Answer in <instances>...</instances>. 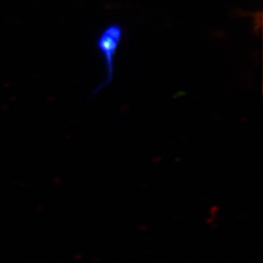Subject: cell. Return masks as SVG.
<instances>
[{"mask_svg": "<svg viewBox=\"0 0 263 263\" xmlns=\"http://www.w3.org/2000/svg\"><path fill=\"white\" fill-rule=\"evenodd\" d=\"M124 37V28L119 24H109L101 31L96 40V47L102 54L104 63V80L96 87L92 97L111 84L115 73V57Z\"/></svg>", "mask_w": 263, "mask_h": 263, "instance_id": "6da1fadb", "label": "cell"}]
</instances>
